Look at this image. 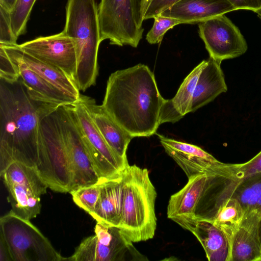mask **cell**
<instances>
[{
    "label": "cell",
    "mask_w": 261,
    "mask_h": 261,
    "mask_svg": "<svg viewBox=\"0 0 261 261\" xmlns=\"http://www.w3.org/2000/svg\"><path fill=\"white\" fill-rule=\"evenodd\" d=\"M153 73L138 64L111 74L102 106L122 128L135 137L156 134L164 100Z\"/></svg>",
    "instance_id": "cell-1"
},
{
    "label": "cell",
    "mask_w": 261,
    "mask_h": 261,
    "mask_svg": "<svg viewBox=\"0 0 261 261\" xmlns=\"http://www.w3.org/2000/svg\"><path fill=\"white\" fill-rule=\"evenodd\" d=\"M0 80V173L15 161L35 168L41 119L60 106L32 99L20 78Z\"/></svg>",
    "instance_id": "cell-2"
},
{
    "label": "cell",
    "mask_w": 261,
    "mask_h": 261,
    "mask_svg": "<svg viewBox=\"0 0 261 261\" xmlns=\"http://www.w3.org/2000/svg\"><path fill=\"white\" fill-rule=\"evenodd\" d=\"M63 31L74 43L77 58L74 82L84 92L95 85L98 74V52L102 41L95 0H68Z\"/></svg>",
    "instance_id": "cell-3"
},
{
    "label": "cell",
    "mask_w": 261,
    "mask_h": 261,
    "mask_svg": "<svg viewBox=\"0 0 261 261\" xmlns=\"http://www.w3.org/2000/svg\"><path fill=\"white\" fill-rule=\"evenodd\" d=\"M123 201L119 228L133 242L153 238L156 228L155 189L149 172L136 165H128L122 172Z\"/></svg>",
    "instance_id": "cell-4"
},
{
    "label": "cell",
    "mask_w": 261,
    "mask_h": 261,
    "mask_svg": "<svg viewBox=\"0 0 261 261\" xmlns=\"http://www.w3.org/2000/svg\"><path fill=\"white\" fill-rule=\"evenodd\" d=\"M57 108L45 113L41 119L38 158L35 169L49 188L58 192L69 193L72 173Z\"/></svg>",
    "instance_id": "cell-5"
},
{
    "label": "cell",
    "mask_w": 261,
    "mask_h": 261,
    "mask_svg": "<svg viewBox=\"0 0 261 261\" xmlns=\"http://www.w3.org/2000/svg\"><path fill=\"white\" fill-rule=\"evenodd\" d=\"M0 226L13 261L66 260L29 220L10 211L1 217Z\"/></svg>",
    "instance_id": "cell-6"
},
{
    "label": "cell",
    "mask_w": 261,
    "mask_h": 261,
    "mask_svg": "<svg viewBox=\"0 0 261 261\" xmlns=\"http://www.w3.org/2000/svg\"><path fill=\"white\" fill-rule=\"evenodd\" d=\"M72 104L60 106L57 112L69 158L72 173L70 191L96 184L100 177L90 161ZM69 192V193H70Z\"/></svg>",
    "instance_id": "cell-7"
},
{
    "label": "cell",
    "mask_w": 261,
    "mask_h": 261,
    "mask_svg": "<svg viewBox=\"0 0 261 261\" xmlns=\"http://www.w3.org/2000/svg\"><path fill=\"white\" fill-rule=\"evenodd\" d=\"M98 15L101 41L108 39L112 45L138 46L144 29L136 22L132 0H100Z\"/></svg>",
    "instance_id": "cell-8"
},
{
    "label": "cell",
    "mask_w": 261,
    "mask_h": 261,
    "mask_svg": "<svg viewBox=\"0 0 261 261\" xmlns=\"http://www.w3.org/2000/svg\"><path fill=\"white\" fill-rule=\"evenodd\" d=\"M83 141L92 165L100 178L120 175L129 165L106 142L81 99L72 105Z\"/></svg>",
    "instance_id": "cell-9"
},
{
    "label": "cell",
    "mask_w": 261,
    "mask_h": 261,
    "mask_svg": "<svg viewBox=\"0 0 261 261\" xmlns=\"http://www.w3.org/2000/svg\"><path fill=\"white\" fill-rule=\"evenodd\" d=\"M166 152L181 168L188 178L200 174H211L231 180L237 164L217 160L200 147L156 134Z\"/></svg>",
    "instance_id": "cell-10"
},
{
    "label": "cell",
    "mask_w": 261,
    "mask_h": 261,
    "mask_svg": "<svg viewBox=\"0 0 261 261\" xmlns=\"http://www.w3.org/2000/svg\"><path fill=\"white\" fill-rule=\"evenodd\" d=\"M198 28L210 57L217 61L238 57L247 50L244 36L225 14L199 22Z\"/></svg>",
    "instance_id": "cell-11"
},
{
    "label": "cell",
    "mask_w": 261,
    "mask_h": 261,
    "mask_svg": "<svg viewBox=\"0 0 261 261\" xmlns=\"http://www.w3.org/2000/svg\"><path fill=\"white\" fill-rule=\"evenodd\" d=\"M19 45L35 58L60 68L74 82L77 67L75 46L72 39L63 31L59 34L39 37Z\"/></svg>",
    "instance_id": "cell-12"
},
{
    "label": "cell",
    "mask_w": 261,
    "mask_h": 261,
    "mask_svg": "<svg viewBox=\"0 0 261 261\" xmlns=\"http://www.w3.org/2000/svg\"><path fill=\"white\" fill-rule=\"evenodd\" d=\"M207 178L206 173L189 178L187 184L170 196L167 210L168 218L189 231L196 221V208Z\"/></svg>",
    "instance_id": "cell-13"
},
{
    "label": "cell",
    "mask_w": 261,
    "mask_h": 261,
    "mask_svg": "<svg viewBox=\"0 0 261 261\" xmlns=\"http://www.w3.org/2000/svg\"><path fill=\"white\" fill-rule=\"evenodd\" d=\"M244 212L233 243L230 261H261V212L257 209Z\"/></svg>",
    "instance_id": "cell-14"
},
{
    "label": "cell",
    "mask_w": 261,
    "mask_h": 261,
    "mask_svg": "<svg viewBox=\"0 0 261 261\" xmlns=\"http://www.w3.org/2000/svg\"><path fill=\"white\" fill-rule=\"evenodd\" d=\"M11 211L18 216L30 220L41 211L40 196L46 193L47 184L41 178L5 185Z\"/></svg>",
    "instance_id": "cell-15"
},
{
    "label": "cell",
    "mask_w": 261,
    "mask_h": 261,
    "mask_svg": "<svg viewBox=\"0 0 261 261\" xmlns=\"http://www.w3.org/2000/svg\"><path fill=\"white\" fill-rule=\"evenodd\" d=\"M80 99L109 146L119 156L127 160L126 150L134 137L116 122L102 105H96L94 99L82 95Z\"/></svg>",
    "instance_id": "cell-16"
},
{
    "label": "cell",
    "mask_w": 261,
    "mask_h": 261,
    "mask_svg": "<svg viewBox=\"0 0 261 261\" xmlns=\"http://www.w3.org/2000/svg\"><path fill=\"white\" fill-rule=\"evenodd\" d=\"M234 10L228 0H180L160 15L177 19L181 23L192 24Z\"/></svg>",
    "instance_id": "cell-17"
},
{
    "label": "cell",
    "mask_w": 261,
    "mask_h": 261,
    "mask_svg": "<svg viewBox=\"0 0 261 261\" xmlns=\"http://www.w3.org/2000/svg\"><path fill=\"white\" fill-rule=\"evenodd\" d=\"M100 184L99 198L90 216L97 222L119 227L121 220L124 193L122 173L114 178H100Z\"/></svg>",
    "instance_id": "cell-18"
},
{
    "label": "cell",
    "mask_w": 261,
    "mask_h": 261,
    "mask_svg": "<svg viewBox=\"0 0 261 261\" xmlns=\"http://www.w3.org/2000/svg\"><path fill=\"white\" fill-rule=\"evenodd\" d=\"M3 48L12 61L18 66L20 79L32 99L58 106L72 104L78 101L40 76L12 52Z\"/></svg>",
    "instance_id": "cell-19"
},
{
    "label": "cell",
    "mask_w": 261,
    "mask_h": 261,
    "mask_svg": "<svg viewBox=\"0 0 261 261\" xmlns=\"http://www.w3.org/2000/svg\"><path fill=\"white\" fill-rule=\"evenodd\" d=\"M12 52L40 76L76 101L81 98L80 90L73 81L60 68L43 62L22 49L19 44L1 45Z\"/></svg>",
    "instance_id": "cell-20"
},
{
    "label": "cell",
    "mask_w": 261,
    "mask_h": 261,
    "mask_svg": "<svg viewBox=\"0 0 261 261\" xmlns=\"http://www.w3.org/2000/svg\"><path fill=\"white\" fill-rule=\"evenodd\" d=\"M221 63L211 57L206 60L197 80L194 91L191 112L213 101L220 94L227 90Z\"/></svg>",
    "instance_id": "cell-21"
},
{
    "label": "cell",
    "mask_w": 261,
    "mask_h": 261,
    "mask_svg": "<svg viewBox=\"0 0 261 261\" xmlns=\"http://www.w3.org/2000/svg\"><path fill=\"white\" fill-rule=\"evenodd\" d=\"M206 63L203 60L186 76L176 94L170 99H164L160 115V124L175 123L191 112L193 95L198 77Z\"/></svg>",
    "instance_id": "cell-22"
},
{
    "label": "cell",
    "mask_w": 261,
    "mask_h": 261,
    "mask_svg": "<svg viewBox=\"0 0 261 261\" xmlns=\"http://www.w3.org/2000/svg\"><path fill=\"white\" fill-rule=\"evenodd\" d=\"M94 232L97 241L108 247L110 261L148 260L118 227L97 222Z\"/></svg>",
    "instance_id": "cell-23"
},
{
    "label": "cell",
    "mask_w": 261,
    "mask_h": 261,
    "mask_svg": "<svg viewBox=\"0 0 261 261\" xmlns=\"http://www.w3.org/2000/svg\"><path fill=\"white\" fill-rule=\"evenodd\" d=\"M245 212L239 201L232 197H227L214 206L205 220L211 222L223 234L229 247L230 261L233 243L240 229Z\"/></svg>",
    "instance_id": "cell-24"
},
{
    "label": "cell",
    "mask_w": 261,
    "mask_h": 261,
    "mask_svg": "<svg viewBox=\"0 0 261 261\" xmlns=\"http://www.w3.org/2000/svg\"><path fill=\"white\" fill-rule=\"evenodd\" d=\"M189 231L200 243L209 261H228L227 241L222 232L211 222L196 220Z\"/></svg>",
    "instance_id": "cell-25"
},
{
    "label": "cell",
    "mask_w": 261,
    "mask_h": 261,
    "mask_svg": "<svg viewBox=\"0 0 261 261\" xmlns=\"http://www.w3.org/2000/svg\"><path fill=\"white\" fill-rule=\"evenodd\" d=\"M228 183L216 196L215 205L227 197L237 199L244 211L257 209L261 212V172L238 182Z\"/></svg>",
    "instance_id": "cell-26"
},
{
    "label": "cell",
    "mask_w": 261,
    "mask_h": 261,
    "mask_svg": "<svg viewBox=\"0 0 261 261\" xmlns=\"http://www.w3.org/2000/svg\"><path fill=\"white\" fill-rule=\"evenodd\" d=\"M37 0H17L10 12L12 31L18 38L27 31V24Z\"/></svg>",
    "instance_id": "cell-27"
},
{
    "label": "cell",
    "mask_w": 261,
    "mask_h": 261,
    "mask_svg": "<svg viewBox=\"0 0 261 261\" xmlns=\"http://www.w3.org/2000/svg\"><path fill=\"white\" fill-rule=\"evenodd\" d=\"M70 193L74 202L90 215L94 211L99 198L100 180L95 185L80 188L70 191Z\"/></svg>",
    "instance_id": "cell-28"
},
{
    "label": "cell",
    "mask_w": 261,
    "mask_h": 261,
    "mask_svg": "<svg viewBox=\"0 0 261 261\" xmlns=\"http://www.w3.org/2000/svg\"><path fill=\"white\" fill-rule=\"evenodd\" d=\"M152 27L146 35V39L151 44L160 43L166 32L174 26L181 23L177 19L158 15L154 18Z\"/></svg>",
    "instance_id": "cell-29"
},
{
    "label": "cell",
    "mask_w": 261,
    "mask_h": 261,
    "mask_svg": "<svg viewBox=\"0 0 261 261\" xmlns=\"http://www.w3.org/2000/svg\"><path fill=\"white\" fill-rule=\"evenodd\" d=\"M20 78L18 66L0 45V79L9 83L17 82Z\"/></svg>",
    "instance_id": "cell-30"
},
{
    "label": "cell",
    "mask_w": 261,
    "mask_h": 261,
    "mask_svg": "<svg viewBox=\"0 0 261 261\" xmlns=\"http://www.w3.org/2000/svg\"><path fill=\"white\" fill-rule=\"evenodd\" d=\"M261 172V151L249 161L237 164L236 171L231 180L238 182L249 176Z\"/></svg>",
    "instance_id": "cell-31"
},
{
    "label": "cell",
    "mask_w": 261,
    "mask_h": 261,
    "mask_svg": "<svg viewBox=\"0 0 261 261\" xmlns=\"http://www.w3.org/2000/svg\"><path fill=\"white\" fill-rule=\"evenodd\" d=\"M17 38L12 31L10 11L0 6V44H17Z\"/></svg>",
    "instance_id": "cell-32"
},
{
    "label": "cell",
    "mask_w": 261,
    "mask_h": 261,
    "mask_svg": "<svg viewBox=\"0 0 261 261\" xmlns=\"http://www.w3.org/2000/svg\"><path fill=\"white\" fill-rule=\"evenodd\" d=\"M180 0H150L144 15V20L160 15Z\"/></svg>",
    "instance_id": "cell-33"
},
{
    "label": "cell",
    "mask_w": 261,
    "mask_h": 261,
    "mask_svg": "<svg viewBox=\"0 0 261 261\" xmlns=\"http://www.w3.org/2000/svg\"><path fill=\"white\" fill-rule=\"evenodd\" d=\"M150 1L132 0L134 17L139 28H143L144 15Z\"/></svg>",
    "instance_id": "cell-34"
},
{
    "label": "cell",
    "mask_w": 261,
    "mask_h": 261,
    "mask_svg": "<svg viewBox=\"0 0 261 261\" xmlns=\"http://www.w3.org/2000/svg\"><path fill=\"white\" fill-rule=\"evenodd\" d=\"M236 10L245 9L256 13L261 11V0H228Z\"/></svg>",
    "instance_id": "cell-35"
},
{
    "label": "cell",
    "mask_w": 261,
    "mask_h": 261,
    "mask_svg": "<svg viewBox=\"0 0 261 261\" xmlns=\"http://www.w3.org/2000/svg\"><path fill=\"white\" fill-rule=\"evenodd\" d=\"M0 261H13L8 246L1 235H0Z\"/></svg>",
    "instance_id": "cell-36"
},
{
    "label": "cell",
    "mask_w": 261,
    "mask_h": 261,
    "mask_svg": "<svg viewBox=\"0 0 261 261\" xmlns=\"http://www.w3.org/2000/svg\"><path fill=\"white\" fill-rule=\"evenodd\" d=\"M17 0H0V6L7 10L11 11Z\"/></svg>",
    "instance_id": "cell-37"
},
{
    "label": "cell",
    "mask_w": 261,
    "mask_h": 261,
    "mask_svg": "<svg viewBox=\"0 0 261 261\" xmlns=\"http://www.w3.org/2000/svg\"><path fill=\"white\" fill-rule=\"evenodd\" d=\"M257 13L258 14V16L260 17V18L261 19V12H257Z\"/></svg>",
    "instance_id": "cell-38"
},
{
    "label": "cell",
    "mask_w": 261,
    "mask_h": 261,
    "mask_svg": "<svg viewBox=\"0 0 261 261\" xmlns=\"http://www.w3.org/2000/svg\"><path fill=\"white\" fill-rule=\"evenodd\" d=\"M258 12H261V11H258Z\"/></svg>",
    "instance_id": "cell-39"
}]
</instances>
